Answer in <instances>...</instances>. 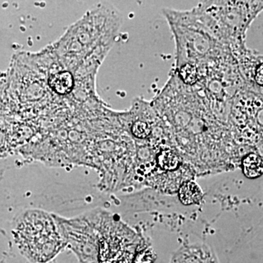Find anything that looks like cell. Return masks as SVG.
<instances>
[{
	"instance_id": "6da1fadb",
	"label": "cell",
	"mask_w": 263,
	"mask_h": 263,
	"mask_svg": "<svg viewBox=\"0 0 263 263\" xmlns=\"http://www.w3.org/2000/svg\"><path fill=\"white\" fill-rule=\"evenodd\" d=\"M18 226V245L32 263H47L66 245L57 221L48 214L30 211L24 214Z\"/></svg>"
},
{
	"instance_id": "7a4b0ae2",
	"label": "cell",
	"mask_w": 263,
	"mask_h": 263,
	"mask_svg": "<svg viewBox=\"0 0 263 263\" xmlns=\"http://www.w3.org/2000/svg\"><path fill=\"white\" fill-rule=\"evenodd\" d=\"M48 85L57 94L68 95L72 92L75 87V79L69 71H60L52 73L49 76Z\"/></svg>"
},
{
	"instance_id": "3957f363",
	"label": "cell",
	"mask_w": 263,
	"mask_h": 263,
	"mask_svg": "<svg viewBox=\"0 0 263 263\" xmlns=\"http://www.w3.org/2000/svg\"><path fill=\"white\" fill-rule=\"evenodd\" d=\"M202 195L201 189L193 181L183 183L179 189L180 200L186 205L198 204L202 200Z\"/></svg>"
},
{
	"instance_id": "277c9868",
	"label": "cell",
	"mask_w": 263,
	"mask_h": 263,
	"mask_svg": "<svg viewBox=\"0 0 263 263\" xmlns=\"http://www.w3.org/2000/svg\"><path fill=\"white\" fill-rule=\"evenodd\" d=\"M242 170L243 174L249 179L260 177L263 171L262 157L255 154H249L246 156L242 162Z\"/></svg>"
},
{
	"instance_id": "5b68a950",
	"label": "cell",
	"mask_w": 263,
	"mask_h": 263,
	"mask_svg": "<svg viewBox=\"0 0 263 263\" xmlns=\"http://www.w3.org/2000/svg\"><path fill=\"white\" fill-rule=\"evenodd\" d=\"M171 263H217L212 254H208L201 252H183L182 254H178Z\"/></svg>"
},
{
	"instance_id": "8992f818",
	"label": "cell",
	"mask_w": 263,
	"mask_h": 263,
	"mask_svg": "<svg viewBox=\"0 0 263 263\" xmlns=\"http://www.w3.org/2000/svg\"><path fill=\"white\" fill-rule=\"evenodd\" d=\"M157 163L164 171H173L178 168L180 161L178 156L174 152L164 150L157 156Z\"/></svg>"
},
{
	"instance_id": "52a82bcc",
	"label": "cell",
	"mask_w": 263,
	"mask_h": 263,
	"mask_svg": "<svg viewBox=\"0 0 263 263\" xmlns=\"http://www.w3.org/2000/svg\"><path fill=\"white\" fill-rule=\"evenodd\" d=\"M180 76L185 84H194L197 79V71L196 67L191 64H186L181 67Z\"/></svg>"
},
{
	"instance_id": "ba28073f",
	"label": "cell",
	"mask_w": 263,
	"mask_h": 263,
	"mask_svg": "<svg viewBox=\"0 0 263 263\" xmlns=\"http://www.w3.org/2000/svg\"><path fill=\"white\" fill-rule=\"evenodd\" d=\"M150 126L146 122L138 121L133 124L132 127V133L133 136L138 138H146L151 134Z\"/></svg>"
},
{
	"instance_id": "9c48e42d",
	"label": "cell",
	"mask_w": 263,
	"mask_h": 263,
	"mask_svg": "<svg viewBox=\"0 0 263 263\" xmlns=\"http://www.w3.org/2000/svg\"><path fill=\"white\" fill-rule=\"evenodd\" d=\"M155 257V254L152 249H141L135 255L133 263H153Z\"/></svg>"
},
{
	"instance_id": "30bf717a",
	"label": "cell",
	"mask_w": 263,
	"mask_h": 263,
	"mask_svg": "<svg viewBox=\"0 0 263 263\" xmlns=\"http://www.w3.org/2000/svg\"><path fill=\"white\" fill-rule=\"evenodd\" d=\"M255 80L257 81V84L262 86V79H263V70H262V64H260L256 69Z\"/></svg>"
}]
</instances>
